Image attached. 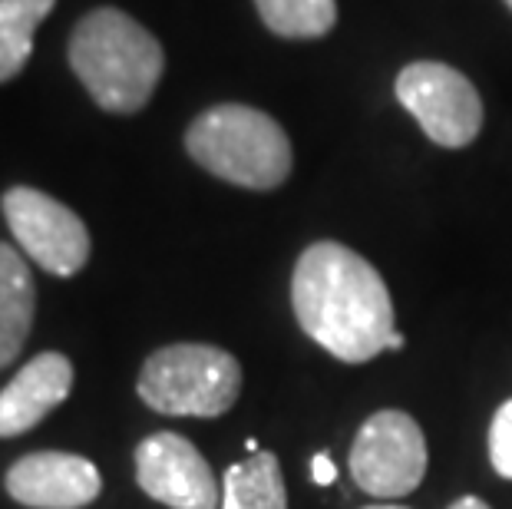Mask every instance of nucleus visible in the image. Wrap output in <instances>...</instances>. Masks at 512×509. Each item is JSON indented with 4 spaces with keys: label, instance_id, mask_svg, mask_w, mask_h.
<instances>
[{
    "label": "nucleus",
    "instance_id": "f257e3e1",
    "mask_svg": "<svg viewBox=\"0 0 512 509\" xmlns=\"http://www.w3.org/2000/svg\"><path fill=\"white\" fill-rule=\"evenodd\" d=\"M291 308L301 331L344 364H367L397 331L384 278L341 242L304 248L291 275Z\"/></svg>",
    "mask_w": 512,
    "mask_h": 509
},
{
    "label": "nucleus",
    "instance_id": "f03ea898",
    "mask_svg": "<svg viewBox=\"0 0 512 509\" xmlns=\"http://www.w3.org/2000/svg\"><path fill=\"white\" fill-rule=\"evenodd\" d=\"M70 67L106 113H139L162 80L166 53L139 20L100 7L73 30Z\"/></svg>",
    "mask_w": 512,
    "mask_h": 509
},
{
    "label": "nucleus",
    "instance_id": "7ed1b4c3",
    "mask_svg": "<svg viewBox=\"0 0 512 509\" xmlns=\"http://www.w3.org/2000/svg\"><path fill=\"white\" fill-rule=\"evenodd\" d=\"M185 149L205 172L232 186L268 192L291 176V139L268 113L242 103H222L192 119Z\"/></svg>",
    "mask_w": 512,
    "mask_h": 509
},
{
    "label": "nucleus",
    "instance_id": "20e7f679",
    "mask_svg": "<svg viewBox=\"0 0 512 509\" xmlns=\"http://www.w3.org/2000/svg\"><path fill=\"white\" fill-rule=\"evenodd\" d=\"M139 400L166 417H222L242 394V364L212 344H169L146 357Z\"/></svg>",
    "mask_w": 512,
    "mask_h": 509
},
{
    "label": "nucleus",
    "instance_id": "39448f33",
    "mask_svg": "<svg viewBox=\"0 0 512 509\" xmlns=\"http://www.w3.org/2000/svg\"><path fill=\"white\" fill-rule=\"evenodd\" d=\"M351 476L367 496L400 500L427 476V440L403 410H377L364 420L351 447Z\"/></svg>",
    "mask_w": 512,
    "mask_h": 509
},
{
    "label": "nucleus",
    "instance_id": "423d86ee",
    "mask_svg": "<svg viewBox=\"0 0 512 509\" xmlns=\"http://www.w3.org/2000/svg\"><path fill=\"white\" fill-rule=\"evenodd\" d=\"M397 100L420 123L423 136L443 149H463L483 129V100L460 70L417 60L400 70Z\"/></svg>",
    "mask_w": 512,
    "mask_h": 509
},
{
    "label": "nucleus",
    "instance_id": "0eeeda50",
    "mask_svg": "<svg viewBox=\"0 0 512 509\" xmlns=\"http://www.w3.org/2000/svg\"><path fill=\"white\" fill-rule=\"evenodd\" d=\"M0 205L17 245L43 272L70 278L90 262V232L70 205L30 186L7 189Z\"/></svg>",
    "mask_w": 512,
    "mask_h": 509
},
{
    "label": "nucleus",
    "instance_id": "6e6552de",
    "mask_svg": "<svg viewBox=\"0 0 512 509\" xmlns=\"http://www.w3.org/2000/svg\"><path fill=\"white\" fill-rule=\"evenodd\" d=\"M136 480L169 509H219V483L192 440L159 430L136 447Z\"/></svg>",
    "mask_w": 512,
    "mask_h": 509
},
{
    "label": "nucleus",
    "instance_id": "1a4fd4ad",
    "mask_svg": "<svg viewBox=\"0 0 512 509\" xmlns=\"http://www.w3.org/2000/svg\"><path fill=\"white\" fill-rule=\"evenodd\" d=\"M7 493L30 509H80L103 490V476L86 457L40 450L20 457L7 470Z\"/></svg>",
    "mask_w": 512,
    "mask_h": 509
},
{
    "label": "nucleus",
    "instance_id": "9d476101",
    "mask_svg": "<svg viewBox=\"0 0 512 509\" xmlns=\"http://www.w3.org/2000/svg\"><path fill=\"white\" fill-rule=\"evenodd\" d=\"M73 391V364L60 351H43L20 367L0 391V437H20L53 414Z\"/></svg>",
    "mask_w": 512,
    "mask_h": 509
},
{
    "label": "nucleus",
    "instance_id": "9b49d317",
    "mask_svg": "<svg viewBox=\"0 0 512 509\" xmlns=\"http://www.w3.org/2000/svg\"><path fill=\"white\" fill-rule=\"evenodd\" d=\"M37 314V285L24 255L0 242V371L17 361Z\"/></svg>",
    "mask_w": 512,
    "mask_h": 509
},
{
    "label": "nucleus",
    "instance_id": "f8f14e48",
    "mask_svg": "<svg viewBox=\"0 0 512 509\" xmlns=\"http://www.w3.org/2000/svg\"><path fill=\"white\" fill-rule=\"evenodd\" d=\"M222 509H288L285 476L275 453L258 450L225 470Z\"/></svg>",
    "mask_w": 512,
    "mask_h": 509
},
{
    "label": "nucleus",
    "instance_id": "ddd939ff",
    "mask_svg": "<svg viewBox=\"0 0 512 509\" xmlns=\"http://www.w3.org/2000/svg\"><path fill=\"white\" fill-rule=\"evenodd\" d=\"M57 0H0V83L14 80L34 53L40 20Z\"/></svg>",
    "mask_w": 512,
    "mask_h": 509
},
{
    "label": "nucleus",
    "instance_id": "4468645a",
    "mask_svg": "<svg viewBox=\"0 0 512 509\" xmlns=\"http://www.w3.org/2000/svg\"><path fill=\"white\" fill-rule=\"evenodd\" d=\"M258 17L275 37L314 40L337 24L334 0H255Z\"/></svg>",
    "mask_w": 512,
    "mask_h": 509
},
{
    "label": "nucleus",
    "instance_id": "2eb2a0df",
    "mask_svg": "<svg viewBox=\"0 0 512 509\" xmlns=\"http://www.w3.org/2000/svg\"><path fill=\"white\" fill-rule=\"evenodd\" d=\"M489 463L503 480H512V397L496 410L489 424Z\"/></svg>",
    "mask_w": 512,
    "mask_h": 509
},
{
    "label": "nucleus",
    "instance_id": "dca6fc26",
    "mask_svg": "<svg viewBox=\"0 0 512 509\" xmlns=\"http://www.w3.org/2000/svg\"><path fill=\"white\" fill-rule=\"evenodd\" d=\"M311 476H314V483H318V486H331L337 480V470H334V463H331V453H314Z\"/></svg>",
    "mask_w": 512,
    "mask_h": 509
},
{
    "label": "nucleus",
    "instance_id": "f3484780",
    "mask_svg": "<svg viewBox=\"0 0 512 509\" xmlns=\"http://www.w3.org/2000/svg\"><path fill=\"white\" fill-rule=\"evenodd\" d=\"M450 509H489V503H483L479 496H463V500H456Z\"/></svg>",
    "mask_w": 512,
    "mask_h": 509
},
{
    "label": "nucleus",
    "instance_id": "a211bd4d",
    "mask_svg": "<svg viewBox=\"0 0 512 509\" xmlns=\"http://www.w3.org/2000/svg\"><path fill=\"white\" fill-rule=\"evenodd\" d=\"M403 344H407V341H403V334H400V331H394V338H390V344H387V351H400V348H403Z\"/></svg>",
    "mask_w": 512,
    "mask_h": 509
},
{
    "label": "nucleus",
    "instance_id": "6ab92c4d",
    "mask_svg": "<svg viewBox=\"0 0 512 509\" xmlns=\"http://www.w3.org/2000/svg\"><path fill=\"white\" fill-rule=\"evenodd\" d=\"M364 509H403V506H364Z\"/></svg>",
    "mask_w": 512,
    "mask_h": 509
},
{
    "label": "nucleus",
    "instance_id": "aec40b11",
    "mask_svg": "<svg viewBox=\"0 0 512 509\" xmlns=\"http://www.w3.org/2000/svg\"><path fill=\"white\" fill-rule=\"evenodd\" d=\"M506 4H509V10H512V0H506Z\"/></svg>",
    "mask_w": 512,
    "mask_h": 509
}]
</instances>
